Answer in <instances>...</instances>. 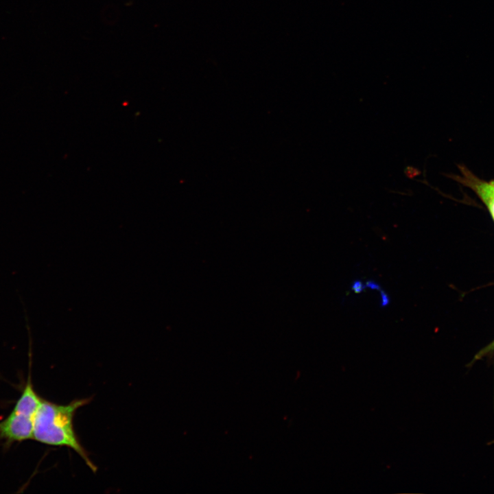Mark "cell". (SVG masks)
<instances>
[{
	"label": "cell",
	"mask_w": 494,
	"mask_h": 494,
	"mask_svg": "<svg viewBox=\"0 0 494 494\" xmlns=\"http://www.w3.org/2000/svg\"><path fill=\"white\" fill-rule=\"evenodd\" d=\"M89 401V399H81L60 405L42 399L34 418L33 439L45 445L72 449L95 472L96 466L80 443L73 424L77 410Z\"/></svg>",
	"instance_id": "obj_1"
},
{
	"label": "cell",
	"mask_w": 494,
	"mask_h": 494,
	"mask_svg": "<svg viewBox=\"0 0 494 494\" xmlns=\"http://www.w3.org/2000/svg\"><path fill=\"white\" fill-rule=\"evenodd\" d=\"M42 398L35 391L30 374L9 415L0 421V440L5 445L33 439L34 422Z\"/></svg>",
	"instance_id": "obj_2"
},
{
	"label": "cell",
	"mask_w": 494,
	"mask_h": 494,
	"mask_svg": "<svg viewBox=\"0 0 494 494\" xmlns=\"http://www.w3.org/2000/svg\"><path fill=\"white\" fill-rule=\"evenodd\" d=\"M493 351H494V340L491 342L488 346L479 351V353L475 356L472 362H474L475 360H480V358L483 357Z\"/></svg>",
	"instance_id": "obj_3"
},
{
	"label": "cell",
	"mask_w": 494,
	"mask_h": 494,
	"mask_svg": "<svg viewBox=\"0 0 494 494\" xmlns=\"http://www.w3.org/2000/svg\"><path fill=\"white\" fill-rule=\"evenodd\" d=\"M364 287L365 285H363L360 280H356L353 281L351 285L352 290L355 293L362 292L364 290Z\"/></svg>",
	"instance_id": "obj_4"
},
{
	"label": "cell",
	"mask_w": 494,
	"mask_h": 494,
	"mask_svg": "<svg viewBox=\"0 0 494 494\" xmlns=\"http://www.w3.org/2000/svg\"><path fill=\"white\" fill-rule=\"evenodd\" d=\"M381 306L386 307L390 303V298L388 295L384 292L381 291Z\"/></svg>",
	"instance_id": "obj_5"
},
{
	"label": "cell",
	"mask_w": 494,
	"mask_h": 494,
	"mask_svg": "<svg viewBox=\"0 0 494 494\" xmlns=\"http://www.w3.org/2000/svg\"><path fill=\"white\" fill-rule=\"evenodd\" d=\"M364 285H365V287H368L371 290H380L379 285L374 281L369 280L366 283V284Z\"/></svg>",
	"instance_id": "obj_6"
}]
</instances>
